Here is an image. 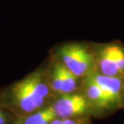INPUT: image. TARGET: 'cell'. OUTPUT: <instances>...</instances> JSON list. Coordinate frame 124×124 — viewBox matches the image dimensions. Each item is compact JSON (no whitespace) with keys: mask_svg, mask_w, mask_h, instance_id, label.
<instances>
[{"mask_svg":"<svg viewBox=\"0 0 124 124\" xmlns=\"http://www.w3.org/2000/svg\"><path fill=\"white\" fill-rule=\"evenodd\" d=\"M85 78L84 95L87 98L90 105H93L97 108H108L114 105L109 97L104 92V90L90 75Z\"/></svg>","mask_w":124,"mask_h":124,"instance_id":"cell-6","label":"cell"},{"mask_svg":"<svg viewBox=\"0 0 124 124\" xmlns=\"http://www.w3.org/2000/svg\"><path fill=\"white\" fill-rule=\"evenodd\" d=\"M12 91L17 105L24 112L31 113L43 106L49 89L40 73H33L17 83Z\"/></svg>","mask_w":124,"mask_h":124,"instance_id":"cell-1","label":"cell"},{"mask_svg":"<svg viewBox=\"0 0 124 124\" xmlns=\"http://www.w3.org/2000/svg\"><path fill=\"white\" fill-rule=\"evenodd\" d=\"M59 59L77 78H86L96 71V56L87 47L78 43L64 44L59 50Z\"/></svg>","mask_w":124,"mask_h":124,"instance_id":"cell-2","label":"cell"},{"mask_svg":"<svg viewBox=\"0 0 124 124\" xmlns=\"http://www.w3.org/2000/svg\"><path fill=\"white\" fill-rule=\"evenodd\" d=\"M90 76L104 90L114 105L120 104L122 101V91H123V78L107 77L97 71L90 74Z\"/></svg>","mask_w":124,"mask_h":124,"instance_id":"cell-5","label":"cell"},{"mask_svg":"<svg viewBox=\"0 0 124 124\" xmlns=\"http://www.w3.org/2000/svg\"><path fill=\"white\" fill-rule=\"evenodd\" d=\"M0 124H5L4 117H1V118H0Z\"/></svg>","mask_w":124,"mask_h":124,"instance_id":"cell-10","label":"cell"},{"mask_svg":"<svg viewBox=\"0 0 124 124\" xmlns=\"http://www.w3.org/2000/svg\"><path fill=\"white\" fill-rule=\"evenodd\" d=\"M50 124H87V123L84 120H76V119H71V118H58V119H54L52 121Z\"/></svg>","mask_w":124,"mask_h":124,"instance_id":"cell-9","label":"cell"},{"mask_svg":"<svg viewBox=\"0 0 124 124\" xmlns=\"http://www.w3.org/2000/svg\"><path fill=\"white\" fill-rule=\"evenodd\" d=\"M90 104L83 94L69 93L57 99L53 106L56 117L66 119L86 113Z\"/></svg>","mask_w":124,"mask_h":124,"instance_id":"cell-4","label":"cell"},{"mask_svg":"<svg viewBox=\"0 0 124 124\" xmlns=\"http://www.w3.org/2000/svg\"><path fill=\"white\" fill-rule=\"evenodd\" d=\"M60 62V72H61V93L69 94L74 92L77 88V77L68 70L64 64Z\"/></svg>","mask_w":124,"mask_h":124,"instance_id":"cell-7","label":"cell"},{"mask_svg":"<svg viewBox=\"0 0 124 124\" xmlns=\"http://www.w3.org/2000/svg\"><path fill=\"white\" fill-rule=\"evenodd\" d=\"M1 117H3V115H2V112H1V110H0V118Z\"/></svg>","mask_w":124,"mask_h":124,"instance_id":"cell-11","label":"cell"},{"mask_svg":"<svg viewBox=\"0 0 124 124\" xmlns=\"http://www.w3.org/2000/svg\"><path fill=\"white\" fill-rule=\"evenodd\" d=\"M96 56V71L102 75L124 78V48L117 44H105Z\"/></svg>","mask_w":124,"mask_h":124,"instance_id":"cell-3","label":"cell"},{"mask_svg":"<svg viewBox=\"0 0 124 124\" xmlns=\"http://www.w3.org/2000/svg\"><path fill=\"white\" fill-rule=\"evenodd\" d=\"M56 115L53 106H48L42 110L36 112L24 120L23 124H50Z\"/></svg>","mask_w":124,"mask_h":124,"instance_id":"cell-8","label":"cell"},{"mask_svg":"<svg viewBox=\"0 0 124 124\" xmlns=\"http://www.w3.org/2000/svg\"><path fill=\"white\" fill-rule=\"evenodd\" d=\"M123 90H124V82H123Z\"/></svg>","mask_w":124,"mask_h":124,"instance_id":"cell-12","label":"cell"}]
</instances>
